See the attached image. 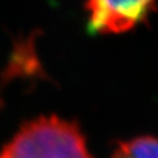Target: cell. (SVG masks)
<instances>
[{
    "label": "cell",
    "mask_w": 158,
    "mask_h": 158,
    "mask_svg": "<svg viewBox=\"0 0 158 158\" xmlns=\"http://www.w3.org/2000/svg\"><path fill=\"white\" fill-rule=\"evenodd\" d=\"M0 158H92L74 121L41 116L25 123L0 150Z\"/></svg>",
    "instance_id": "6da1fadb"
},
{
    "label": "cell",
    "mask_w": 158,
    "mask_h": 158,
    "mask_svg": "<svg viewBox=\"0 0 158 158\" xmlns=\"http://www.w3.org/2000/svg\"><path fill=\"white\" fill-rule=\"evenodd\" d=\"M156 9V0H87V24L92 33L118 34L140 25Z\"/></svg>",
    "instance_id": "7a4b0ae2"
},
{
    "label": "cell",
    "mask_w": 158,
    "mask_h": 158,
    "mask_svg": "<svg viewBox=\"0 0 158 158\" xmlns=\"http://www.w3.org/2000/svg\"><path fill=\"white\" fill-rule=\"evenodd\" d=\"M111 158H158V138L138 136L117 142Z\"/></svg>",
    "instance_id": "3957f363"
}]
</instances>
